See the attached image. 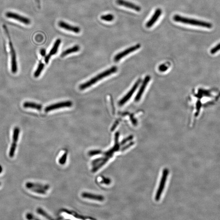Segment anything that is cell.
Instances as JSON below:
<instances>
[{"label":"cell","mask_w":220,"mask_h":220,"mask_svg":"<svg viewBox=\"0 0 220 220\" xmlns=\"http://www.w3.org/2000/svg\"><path fill=\"white\" fill-rule=\"evenodd\" d=\"M173 19L175 21L180 22L184 24H190V25L211 28L212 25L210 23L203 21L197 20L196 19H191L181 16L178 15H175L173 17Z\"/></svg>","instance_id":"1"},{"label":"cell","mask_w":220,"mask_h":220,"mask_svg":"<svg viewBox=\"0 0 220 220\" xmlns=\"http://www.w3.org/2000/svg\"><path fill=\"white\" fill-rule=\"evenodd\" d=\"M3 30L5 32L6 36L8 38V42H9V48L10 50V55L11 58V70L13 73H15L17 72L18 66L17 60H16V51L14 48V45L11 41V37L8 28L5 24L3 25Z\"/></svg>","instance_id":"2"},{"label":"cell","mask_w":220,"mask_h":220,"mask_svg":"<svg viewBox=\"0 0 220 220\" xmlns=\"http://www.w3.org/2000/svg\"><path fill=\"white\" fill-rule=\"evenodd\" d=\"M117 70L118 69H117L116 66H113L109 70H106V71H104L102 73H100V74L98 75V76H96L95 77L90 79L89 81L81 85L79 87V89L80 90H83L89 87L90 86H92L93 84H95L96 82H97L100 79H102L103 78L107 76H109L110 75L113 74L114 73L116 72Z\"/></svg>","instance_id":"3"},{"label":"cell","mask_w":220,"mask_h":220,"mask_svg":"<svg viewBox=\"0 0 220 220\" xmlns=\"http://www.w3.org/2000/svg\"><path fill=\"white\" fill-rule=\"evenodd\" d=\"M20 132V130L19 128L16 127L14 128L13 133L12 143L11 144L9 153V157H13L15 156V151H16V147H17V142L18 140V138H19Z\"/></svg>","instance_id":"4"},{"label":"cell","mask_w":220,"mask_h":220,"mask_svg":"<svg viewBox=\"0 0 220 220\" xmlns=\"http://www.w3.org/2000/svg\"><path fill=\"white\" fill-rule=\"evenodd\" d=\"M5 16L8 18L18 21L26 25H28L31 23V20L28 18L24 17L16 13L8 11L6 13Z\"/></svg>","instance_id":"5"},{"label":"cell","mask_w":220,"mask_h":220,"mask_svg":"<svg viewBox=\"0 0 220 220\" xmlns=\"http://www.w3.org/2000/svg\"><path fill=\"white\" fill-rule=\"evenodd\" d=\"M140 47H141V44H138L131 47L128 48V49H126V50H124L122 52L116 55L114 59L115 61L116 62L119 61L120 60L126 57L127 55L129 54V53H131L135 51L136 50H138Z\"/></svg>","instance_id":"6"},{"label":"cell","mask_w":220,"mask_h":220,"mask_svg":"<svg viewBox=\"0 0 220 220\" xmlns=\"http://www.w3.org/2000/svg\"><path fill=\"white\" fill-rule=\"evenodd\" d=\"M141 82V79H140L137 81L135 83V84H134V85H133V87H132V88L131 89L128 91V93L125 95V97H124L121 99V100L120 101V102H119V105L120 106H121L125 105L131 98L134 92H135L136 89L138 87L139 85H140Z\"/></svg>","instance_id":"7"},{"label":"cell","mask_w":220,"mask_h":220,"mask_svg":"<svg viewBox=\"0 0 220 220\" xmlns=\"http://www.w3.org/2000/svg\"><path fill=\"white\" fill-rule=\"evenodd\" d=\"M72 106V102L71 101L63 102L53 104L47 106L44 109L45 112H50L57 109L61 108L64 107H70Z\"/></svg>","instance_id":"8"},{"label":"cell","mask_w":220,"mask_h":220,"mask_svg":"<svg viewBox=\"0 0 220 220\" xmlns=\"http://www.w3.org/2000/svg\"><path fill=\"white\" fill-rule=\"evenodd\" d=\"M58 26L61 28L65 29V30L74 32L75 33H79L80 31V29L77 26H74L70 25V24L65 23L63 21H60L58 23Z\"/></svg>","instance_id":"9"},{"label":"cell","mask_w":220,"mask_h":220,"mask_svg":"<svg viewBox=\"0 0 220 220\" xmlns=\"http://www.w3.org/2000/svg\"><path fill=\"white\" fill-rule=\"evenodd\" d=\"M116 3L119 5L129 8L136 11H140L141 10V7L125 0H117Z\"/></svg>","instance_id":"10"},{"label":"cell","mask_w":220,"mask_h":220,"mask_svg":"<svg viewBox=\"0 0 220 220\" xmlns=\"http://www.w3.org/2000/svg\"><path fill=\"white\" fill-rule=\"evenodd\" d=\"M162 14V10L161 9L158 8L155 10L154 15H153L150 19L146 23V27L147 28H150L154 25V23L157 22V21L159 19V17L161 16Z\"/></svg>","instance_id":"11"},{"label":"cell","mask_w":220,"mask_h":220,"mask_svg":"<svg viewBox=\"0 0 220 220\" xmlns=\"http://www.w3.org/2000/svg\"><path fill=\"white\" fill-rule=\"evenodd\" d=\"M150 79V77L149 76H147L145 78L142 85H141L140 90H139L138 92V93L137 94L136 96L135 97V101L136 102H138L141 99L142 95L143 94L144 92L146 86L148 85Z\"/></svg>","instance_id":"12"},{"label":"cell","mask_w":220,"mask_h":220,"mask_svg":"<svg viewBox=\"0 0 220 220\" xmlns=\"http://www.w3.org/2000/svg\"><path fill=\"white\" fill-rule=\"evenodd\" d=\"M25 186L28 189H30L32 188H40L45 189L46 190L49 189V186H48L31 182H27V183H26Z\"/></svg>","instance_id":"13"},{"label":"cell","mask_w":220,"mask_h":220,"mask_svg":"<svg viewBox=\"0 0 220 220\" xmlns=\"http://www.w3.org/2000/svg\"><path fill=\"white\" fill-rule=\"evenodd\" d=\"M82 196L85 198L97 200L98 201H103L104 200V198L102 196L92 195V194L89 193L84 192L82 195Z\"/></svg>","instance_id":"14"},{"label":"cell","mask_w":220,"mask_h":220,"mask_svg":"<svg viewBox=\"0 0 220 220\" xmlns=\"http://www.w3.org/2000/svg\"><path fill=\"white\" fill-rule=\"evenodd\" d=\"M23 105L24 107L25 108H34L39 110V111H40L42 108L41 105L35 103L34 102H24Z\"/></svg>","instance_id":"15"},{"label":"cell","mask_w":220,"mask_h":220,"mask_svg":"<svg viewBox=\"0 0 220 220\" xmlns=\"http://www.w3.org/2000/svg\"><path fill=\"white\" fill-rule=\"evenodd\" d=\"M79 50H80V47H79V46L77 45L74 46L73 47H72L70 48L67 49V50L63 51L61 55V57H63L66 56V55L70 54V53L78 52L79 51Z\"/></svg>","instance_id":"16"},{"label":"cell","mask_w":220,"mask_h":220,"mask_svg":"<svg viewBox=\"0 0 220 220\" xmlns=\"http://www.w3.org/2000/svg\"><path fill=\"white\" fill-rule=\"evenodd\" d=\"M61 43V40L60 39H58L56 40L53 44V47L50 50V53H49L50 56H53L57 53Z\"/></svg>","instance_id":"17"},{"label":"cell","mask_w":220,"mask_h":220,"mask_svg":"<svg viewBox=\"0 0 220 220\" xmlns=\"http://www.w3.org/2000/svg\"><path fill=\"white\" fill-rule=\"evenodd\" d=\"M44 64L43 63H40L38 65V68L34 73V76L35 78H38L40 75L41 73L44 69Z\"/></svg>","instance_id":"18"},{"label":"cell","mask_w":220,"mask_h":220,"mask_svg":"<svg viewBox=\"0 0 220 220\" xmlns=\"http://www.w3.org/2000/svg\"><path fill=\"white\" fill-rule=\"evenodd\" d=\"M101 19L107 22H111L114 20V16L112 14H108L101 16Z\"/></svg>","instance_id":"19"},{"label":"cell","mask_w":220,"mask_h":220,"mask_svg":"<svg viewBox=\"0 0 220 220\" xmlns=\"http://www.w3.org/2000/svg\"><path fill=\"white\" fill-rule=\"evenodd\" d=\"M31 189L32 191L34 192L37 193L42 194V195H44L46 194V190L45 189H42L40 188H32L30 189Z\"/></svg>","instance_id":"20"},{"label":"cell","mask_w":220,"mask_h":220,"mask_svg":"<svg viewBox=\"0 0 220 220\" xmlns=\"http://www.w3.org/2000/svg\"><path fill=\"white\" fill-rule=\"evenodd\" d=\"M37 212L40 215H42V216L47 218H50V216H49V215H47V213L44 210L41 209V208H38L37 209Z\"/></svg>","instance_id":"21"},{"label":"cell","mask_w":220,"mask_h":220,"mask_svg":"<svg viewBox=\"0 0 220 220\" xmlns=\"http://www.w3.org/2000/svg\"><path fill=\"white\" fill-rule=\"evenodd\" d=\"M219 50H220V43L217 44L216 46L214 47L212 49L210 50V53L212 54H214Z\"/></svg>","instance_id":"22"},{"label":"cell","mask_w":220,"mask_h":220,"mask_svg":"<svg viewBox=\"0 0 220 220\" xmlns=\"http://www.w3.org/2000/svg\"><path fill=\"white\" fill-rule=\"evenodd\" d=\"M34 217L33 215L31 213H28L26 215V218L28 220L34 219Z\"/></svg>","instance_id":"23"},{"label":"cell","mask_w":220,"mask_h":220,"mask_svg":"<svg viewBox=\"0 0 220 220\" xmlns=\"http://www.w3.org/2000/svg\"><path fill=\"white\" fill-rule=\"evenodd\" d=\"M51 56H50V55L49 54L47 55V56H46L45 58H44V61H45L46 63L47 64V63H49L50 58H51Z\"/></svg>","instance_id":"24"},{"label":"cell","mask_w":220,"mask_h":220,"mask_svg":"<svg viewBox=\"0 0 220 220\" xmlns=\"http://www.w3.org/2000/svg\"><path fill=\"white\" fill-rule=\"evenodd\" d=\"M40 53L42 57H44L46 54V51L45 49H42L40 50Z\"/></svg>","instance_id":"25"},{"label":"cell","mask_w":220,"mask_h":220,"mask_svg":"<svg viewBox=\"0 0 220 220\" xmlns=\"http://www.w3.org/2000/svg\"><path fill=\"white\" fill-rule=\"evenodd\" d=\"M36 2L37 4H38V5L39 6V7L40 6V0H36Z\"/></svg>","instance_id":"26"},{"label":"cell","mask_w":220,"mask_h":220,"mask_svg":"<svg viewBox=\"0 0 220 220\" xmlns=\"http://www.w3.org/2000/svg\"><path fill=\"white\" fill-rule=\"evenodd\" d=\"M2 171H3V168H2V166L0 165V174L2 173Z\"/></svg>","instance_id":"27"},{"label":"cell","mask_w":220,"mask_h":220,"mask_svg":"<svg viewBox=\"0 0 220 220\" xmlns=\"http://www.w3.org/2000/svg\"><path fill=\"white\" fill-rule=\"evenodd\" d=\"M1 186V183L0 182V186Z\"/></svg>","instance_id":"28"}]
</instances>
